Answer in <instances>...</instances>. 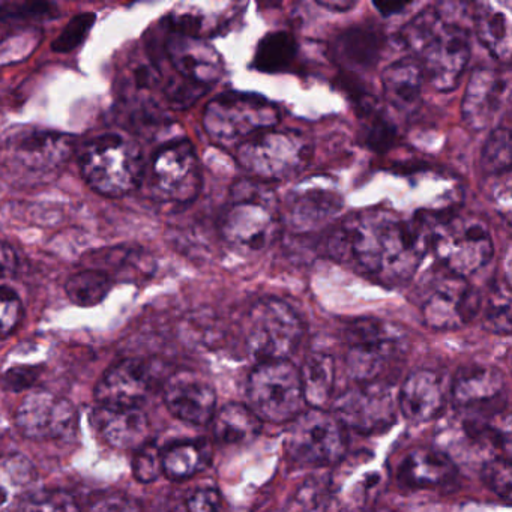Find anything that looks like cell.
Instances as JSON below:
<instances>
[{"instance_id": "obj_33", "label": "cell", "mask_w": 512, "mask_h": 512, "mask_svg": "<svg viewBox=\"0 0 512 512\" xmlns=\"http://www.w3.org/2000/svg\"><path fill=\"white\" fill-rule=\"evenodd\" d=\"M298 52L295 37L286 31L271 32L260 40L253 65L265 74H278L289 70Z\"/></svg>"}, {"instance_id": "obj_34", "label": "cell", "mask_w": 512, "mask_h": 512, "mask_svg": "<svg viewBox=\"0 0 512 512\" xmlns=\"http://www.w3.org/2000/svg\"><path fill=\"white\" fill-rule=\"evenodd\" d=\"M358 116L362 122L364 140L368 148L380 154L389 151L397 139V130L386 118L385 113L377 107L376 101L370 97L359 98Z\"/></svg>"}, {"instance_id": "obj_17", "label": "cell", "mask_w": 512, "mask_h": 512, "mask_svg": "<svg viewBox=\"0 0 512 512\" xmlns=\"http://www.w3.org/2000/svg\"><path fill=\"white\" fill-rule=\"evenodd\" d=\"M76 407L49 391H32L17 407L16 425L31 440L71 436L77 428Z\"/></svg>"}, {"instance_id": "obj_30", "label": "cell", "mask_w": 512, "mask_h": 512, "mask_svg": "<svg viewBox=\"0 0 512 512\" xmlns=\"http://www.w3.org/2000/svg\"><path fill=\"white\" fill-rule=\"evenodd\" d=\"M304 403L311 409H325L335 385L334 358L326 352H313L299 368Z\"/></svg>"}, {"instance_id": "obj_38", "label": "cell", "mask_w": 512, "mask_h": 512, "mask_svg": "<svg viewBox=\"0 0 512 512\" xmlns=\"http://www.w3.org/2000/svg\"><path fill=\"white\" fill-rule=\"evenodd\" d=\"M19 512H82L76 497L64 490L34 491Z\"/></svg>"}, {"instance_id": "obj_2", "label": "cell", "mask_w": 512, "mask_h": 512, "mask_svg": "<svg viewBox=\"0 0 512 512\" xmlns=\"http://www.w3.org/2000/svg\"><path fill=\"white\" fill-rule=\"evenodd\" d=\"M400 38L436 91L451 92L457 88L470 59L466 29L445 22L440 11L427 8L401 29Z\"/></svg>"}, {"instance_id": "obj_25", "label": "cell", "mask_w": 512, "mask_h": 512, "mask_svg": "<svg viewBox=\"0 0 512 512\" xmlns=\"http://www.w3.org/2000/svg\"><path fill=\"white\" fill-rule=\"evenodd\" d=\"M506 382L502 371L490 365H472L458 371L452 383V401L458 409L476 410L502 397Z\"/></svg>"}, {"instance_id": "obj_12", "label": "cell", "mask_w": 512, "mask_h": 512, "mask_svg": "<svg viewBox=\"0 0 512 512\" xmlns=\"http://www.w3.org/2000/svg\"><path fill=\"white\" fill-rule=\"evenodd\" d=\"M289 424L284 448L293 463L322 467L343 460L347 451L346 428L332 412L310 407Z\"/></svg>"}, {"instance_id": "obj_39", "label": "cell", "mask_w": 512, "mask_h": 512, "mask_svg": "<svg viewBox=\"0 0 512 512\" xmlns=\"http://www.w3.org/2000/svg\"><path fill=\"white\" fill-rule=\"evenodd\" d=\"M481 478L485 487L497 497L509 502L512 496L511 458L493 457L482 463Z\"/></svg>"}, {"instance_id": "obj_3", "label": "cell", "mask_w": 512, "mask_h": 512, "mask_svg": "<svg viewBox=\"0 0 512 512\" xmlns=\"http://www.w3.org/2000/svg\"><path fill=\"white\" fill-rule=\"evenodd\" d=\"M281 224L274 191L253 179H242L233 185L220 220L221 236L230 247L242 253L265 251L277 239Z\"/></svg>"}, {"instance_id": "obj_40", "label": "cell", "mask_w": 512, "mask_h": 512, "mask_svg": "<svg viewBox=\"0 0 512 512\" xmlns=\"http://www.w3.org/2000/svg\"><path fill=\"white\" fill-rule=\"evenodd\" d=\"M97 16L94 13H83L74 17L58 38L53 41V52L70 53L85 41L94 26Z\"/></svg>"}, {"instance_id": "obj_46", "label": "cell", "mask_w": 512, "mask_h": 512, "mask_svg": "<svg viewBox=\"0 0 512 512\" xmlns=\"http://www.w3.org/2000/svg\"><path fill=\"white\" fill-rule=\"evenodd\" d=\"M17 269H19V257L16 251L7 242L0 241V281L14 277Z\"/></svg>"}, {"instance_id": "obj_9", "label": "cell", "mask_w": 512, "mask_h": 512, "mask_svg": "<svg viewBox=\"0 0 512 512\" xmlns=\"http://www.w3.org/2000/svg\"><path fill=\"white\" fill-rule=\"evenodd\" d=\"M430 250L449 274L463 278L484 268L494 253L487 224L479 218L460 215L434 218Z\"/></svg>"}, {"instance_id": "obj_4", "label": "cell", "mask_w": 512, "mask_h": 512, "mask_svg": "<svg viewBox=\"0 0 512 512\" xmlns=\"http://www.w3.org/2000/svg\"><path fill=\"white\" fill-rule=\"evenodd\" d=\"M73 137L23 128L0 140V175L19 187L52 182L73 154Z\"/></svg>"}, {"instance_id": "obj_15", "label": "cell", "mask_w": 512, "mask_h": 512, "mask_svg": "<svg viewBox=\"0 0 512 512\" xmlns=\"http://www.w3.org/2000/svg\"><path fill=\"white\" fill-rule=\"evenodd\" d=\"M481 308V296L469 281L446 275L434 284L422 304L425 325L436 331H455L472 322Z\"/></svg>"}, {"instance_id": "obj_5", "label": "cell", "mask_w": 512, "mask_h": 512, "mask_svg": "<svg viewBox=\"0 0 512 512\" xmlns=\"http://www.w3.org/2000/svg\"><path fill=\"white\" fill-rule=\"evenodd\" d=\"M80 172L95 193L124 197L142 184L145 158L133 140L107 134L92 140L83 149Z\"/></svg>"}, {"instance_id": "obj_11", "label": "cell", "mask_w": 512, "mask_h": 512, "mask_svg": "<svg viewBox=\"0 0 512 512\" xmlns=\"http://www.w3.org/2000/svg\"><path fill=\"white\" fill-rule=\"evenodd\" d=\"M247 403L262 422H292L305 404L299 368L290 359L257 364L248 377Z\"/></svg>"}, {"instance_id": "obj_8", "label": "cell", "mask_w": 512, "mask_h": 512, "mask_svg": "<svg viewBox=\"0 0 512 512\" xmlns=\"http://www.w3.org/2000/svg\"><path fill=\"white\" fill-rule=\"evenodd\" d=\"M313 157L305 134L293 130H268L236 148L239 166L260 182H281L304 172Z\"/></svg>"}, {"instance_id": "obj_36", "label": "cell", "mask_w": 512, "mask_h": 512, "mask_svg": "<svg viewBox=\"0 0 512 512\" xmlns=\"http://www.w3.org/2000/svg\"><path fill=\"white\" fill-rule=\"evenodd\" d=\"M484 325L497 335L511 334V286L509 280L493 283L487 296Z\"/></svg>"}, {"instance_id": "obj_24", "label": "cell", "mask_w": 512, "mask_h": 512, "mask_svg": "<svg viewBox=\"0 0 512 512\" xmlns=\"http://www.w3.org/2000/svg\"><path fill=\"white\" fill-rule=\"evenodd\" d=\"M457 476L455 461L445 451L416 448L407 452L397 470L398 484L404 488L443 487Z\"/></svg>"}, {"instance_id": "obj_44", "label": "cell", "mask_w": 512, "mask_h": 512, "mask_svg": "<svg viewBox=\"0 0 512 512\" xmlns=\"http://www.w3.org/2000/svg\"><path fill=\"white\" fill-rule=\"evenodd\" d=\"M187 512H223V499L215 488H200L188 497Z\"/></svg>"}, {"instance_id": "obj_7", "label": "cell", "mask_w": 512, "mask_h": 512, "mask_svg": "<svg viewBox=\"0 0 512 512\" xmlns=\"http://www.w3.org/2000/svg\"><path fill=\"white\" fill-rule=\"evenodd\" d=\"M347 373L356 383L377 382L407 349L406 332L386 320L361 317L344 332Z\"/></svg>"}, {"instance_id": "obj_35", "label": "cell", "mask_w": 512, "mask_h": 512, "mask_svg": "<svg viewBox=\"0 0 512 512\" xmlns=\"http://www.w3.org/2000/svg\"><path fill=\"white\" fill-rule=\"evenodd\" d=\"M112 286V277L106 271L85 269L68 278L65 292L73 304L79 307H94L107 298Z\"/></svg>"}, {"instance_id": "obj_45", "label": "cell", "mask_w": 512, "mask_h": 512, "mask_svg": "<svg viewBox=\"0 0 512 512\" xmlns=\"http://www.w3.org/2000/svg\"><path fill=\"white\" fill-rule=\"evenodd\" d=\"M37 377V368L17 367L5 374L4 383L7 388L14 389V391H20V389L31 388Z\"/></svg>"}, {"instance_id": "obj_47", "label": "cell", "mask_w": 512, "mask_h": 512, "mask_svg": "<svg viewBox=\"0 0 512 512\" xmlns=\"http://www.w3.org/2000/svg\"><path fill=\"white\" fill-rule=\"evenodd\" d=\"M95 512H139L134 506V503H131L130 500L121 499H110L106 500V502L101 503L98 506L97 511Z\"/></svg>"}, {"instance_id": "obj_37", "label": "cell", "mask_w": 512, "mask_h": 512, "mask_svg": "<svg viewBox=\"0 0 512 512\" xmlns=\"http://www.w3.org/2000/svg\"><path fill=\"white\" fill-rule=\"evenodd\" d=\"M511 133L508 128H496L485 142L481 167L485 175H509L511 170Z\"/></svg>"}, {"instance_id": "obj_31", "label": "cell", "mask_w": 512, "mask_h": 512, "mask_svg": "<svg viewBox=\"0 0 512 512\" xmlns=\"http://www.w3.org/2000/svg\"><path fill=\"white\" fill-rule=\"evenodd\" d=\"M212 427L220 442L242 445L259 436L262 421L251 412L247 404L229 403L215 412Z\"/></svg>"}, {"instance_id": "obj_20", "label": "cell", "mask_w": 512, "mask_h": 512, "mask_svg": "<svg viewBox=\"0 0 512 512\" xmlns=\"http://www.w3.org/2000/svg\"><path fill=\"white\" fill-rule=\"evenodd\" d=\"M509 74L493 68H476L467 82L461 118L472 131L487 130L509 97Z\"/></svg>"}, {"instance_id": "obj_42", "label": "cell", "mask_w": 512, "mask_h": 512, "mask_svg": "<svg viewBox=\"0 0 512 512\" xmlns=\"http://www.w3.org/2000/svg\"><path fill=\"white\" fill-rule=\"evenodd\" d=\"M22 301L16 292L0 287V340L10 337L23 320Z\"/></svg>"}, {"instance_id": "obj_32", "label": "cell", "mask_w": 512, "mask_h": 512, "mask_svg": "<svg viewBox=\"0 0 512 512\" xmlns=\"http://www.w3.org/2000/svg\"><path fill=\"white\" fill-rule=\"evenodd\" d=\"M211 457L205 440L178 442L163 451V473L172 481H185L205 470Z\"/></svg>"}, {"instance_id": "obj_1", "label": "cell", "mask_w": 512, "mask_h": 512, "mask_svg": "<svg viewBox=\"0 0 512 512\" xmlns=\"http://www.w3.org/2000/svg\"><path fill=\"white\" fill-rule=\"evenodd\" d=\"M434 217L403 220L385 209L346 218L328 242L331 257L383 284H401L418 271L430 251Z\"/></svg>"}, {"instance_id": "obj_14", "label": "cell", "mask_w": 512, "mask_h": 512, "mask_svg": "<svg viewBox=\"0 0 512 512\" xmlns=\"http://www.w3.org/2000/svg\"><path fill=\"white\" fill-rule=\"evenodd\" d=\"M152 187L161 199L187 205L199 196L202 172L196 149L188 140H175L158 149L151 163Z\"/></svg>"}, {"instance_id": "obj_16", "label": "cell", "mask_w": 512, "mask_h": 512, "mask_svg": "<svg viewBox=\"0 0 512 512\" xmlns=\"http://www.w3.org/2000/svg\"><path fill=\"white\" fill-rule=\"evenodd\" d=\"M164 50L176 74L191 85L209 89L223 77V59L202 35L172 26Z\"/></svg>"}, {"instance_id": "obj_21", "label": "cell", "mask_w": 512, "mask_h": 512, "mask_svg": "<svg viewBox=\"0 0 512 512\" xmlns=\"http://www.w3.org/2000/svg\"><path fill=\"white\" fill-rule=\"evenodd\" d=\"M343 197L323 185L299 188L290 196L283 223L296 235H308L325 229L343 211Z\"/></svg>"}, {"instance_id": "obj_27", "label": "cell", "mask_w": 512, "mask_h": 512, "mask_svg": "<svg viewBox=\"0 0 512 512\" xmlns=\"http://www.w3.org/2000/svg\"><path fill=\"white\" fill-rule=\"evenodd\" d=\"M475 32L479 43L493 58L508 64L512 49V17L509 2L476 4Z\"/></svg>"}, {"instance_id": "obj_49", "label": "cell", "mask_w": 512, "mask_h": 512, "mask_svg": "<svg viewBox=\"0 0 512 512\" xmlns=\"http://www.w3.org/2000/svg\"><path fill=\"white\" fill-rule=\"evenodd\" d=\"M320 7L326 8V10H340L341 13H344V11L350 10V8L355 7V4L353 2H349V4H346V2H319Z\"/></svg>"}, {"instance_id": "obj_6", "label": "cell", "mask_w": 512, "mask_h": 512, "mask_svg": "<svg viewBox=\"0 0 512 512\" xmlns=\"http://www.w3.org/2000/svg\"><path fill=\"white\" fill-rule=\"evenodd\" d=\"M203 128L221 148H239L257 134L280 124L277 107L262 95L224 92L205 107Z\"/></svg>"}, {"instance_id": "obj_28", "label": "cell", "mask_w": 512, "mask_h": 512, "mask_svg": "<svg viewBox=\"0 0 512 512\" xmlns=\"http://www.w3.org/2000/svg\"><path fill=\"white\" fill-rule=\"evenodd\" d=\"M97 415L101 434L115 448L137 451L148 443L149 419L142 409L109 410L100 407Z\"/></svg>"}, {"instance_id": "obj_19", "label": "cell", "mask_w": 512, "mask_h": 512, "mask_svg": "<svg viewBox=\"0 0 512 512\" xmlns=\"http://www.w3.org/2000/svg\"><path fill=\"white\" fill-rule=\"evenodd\" d=\"M164 403L173 416L190 425L211 424L217 412V392L203 374L179 370L166 379Z\"/></svg>"}, {"instance_id": "obj_48", "label": "cell", "mask_w": 512, "mask_h": 512, "mask_svg": "<svg viewBox=\"0 0 512 512\" xmlns=\"http://www.w3.org/2000/svg\"><path fill=\"white\" fill-rule=\"evenodd\" d=\"M374 7L382 13V16L389 17L394 16V14L401 13V11L406 10L409 7V4H403V2H376Z\"/></svg>"}, {"instance_id": "obj_26", "label": "cell", "mask_w": 512, "mask_h": 512, "mask_svg": "<svg viewBox=\"0 0 512 512\" xmlns=\"http://www.w3.org/2000/svg\"><path fill=\"white\" fill-rule=\"evenodd\" d=\"M424 82V71L415 58L400 59L383 70V95L397 112L410 115L421 104Z\"/></svg>"}, {"instance_id": "obj_43", "label": "cell", "mask_w": 512, "mask_h": 512, "mask_svg": "<svg viewBox=\"0 0 512 512\" xmlns=\"http://www.w3.org/2000/svg\"><path fill=\"white\" fill-rule=\"evenodd\" d=\"M56 14V7L47 2H20L0 4V20H37Z\"/></svg>"}, {"instance_id": "obj_29", "label": "cell", "mask_w": 512, "mask_h": 512, "mask_svg": "<svg viewBox=\"0 0 512 512\" xmlns=\"http://www.w3.org/2000/svg\"><path fill=\"white\" fill-rule=\"evenodd\" d=\"M34 464L23 454L0 457V512L22 505L37 484Z\"/></svg>"}, {"instance_id": "obj_10", "label": "cell", "mask_w": 512, "mask_h": 512, "mask_svg": "<svg viewBox=\"0 0 512 512\" xmlns=\"http://www.w3.org/2000/svg\"><path fill=\"white\" fill-rule=\"evenodd\" d=\"M304 334L301 316L283 299H260L248 313L245 340L257 364L290 359Z\"/></svg>"}, {"instance_id": "obj_22", "label": "cell", "mask_w": 512, "mask_h": 512, "mask_svg": "<svg viewBox=\"0 0 512 512\" xmlns=\"http://www.w3.org/2000/svg\"><path fill=\"white\" fill-rule=\"evenodd\" d=\"M385 35L376 26L356 25L344 29L331 44L332 61L352 73L373 70L382 56Z\"/></svg>"}, {"instance_id": "obj_23", "label": "cell", "mask_w": 512, "mask_h": 512, "mask_svg": "<svg viewBox=\"0 0 512 512\" xmlns=\"http://www.w3.org/2000/svg\"><path fill=\"white\" fill-rule=\"evenodd\" d=\"M445 406L442 379L427 368L412 371L398 392V410L407 421L422 424L431 421Z\"/></svg>"}, {"instance_id": "obj_18", "label": "cell", "mask_w": 512, "mask_h": 512, "mask_svg": "<svg viewBox=\"0 0 512 512\" xmlns=\"http://www.w3.org/2000/svg\"><path fill=\"white\" fill-rule=\"evenodd\" d=\"M154 380L151 365L140 359H124L101 376L95 397L101 409H140L154 389Z\"/></svg>"}, {"instance_id": "obj_13", "label": "cell", "mask_w": 512, "mask_h": 512, "mask_svg": "<svg viewBox=\"0 0 512 512\" xmlns=\"http://www.w3.org/2000/svg\"><path fill=\"white\" fill-rule=\"evenodd\" d=\"M398 394L389 383H356L338 395L332 415L344 428L365 436L383 433L397 421Z\"/></svg>"}, {"instance_id": "obj_41", "label": "cell", "mask_w": 512, "mask_h": 512, "mask_svg": "<svg viewBox=\"0 0 512 512\" xmlns=\"http://www.w3.org/2000/svg\"><path fill=\"white\" fill-rule=\"evenodd\" d=\"M133 473L134 478L143 484L160 478L163 473V451L152 442L140 446L134 454Z\"/></svg>"}]
</instances>
